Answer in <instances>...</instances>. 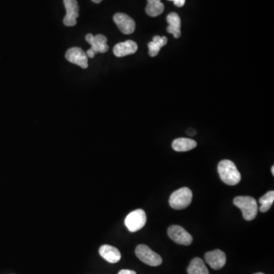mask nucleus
I'll list each match as a JSON object with an SVG mask.
<instances>
[{
	"label": "nucleus",
	"instance_id": "1",
	"mask_svg": "<svg viewBox=\"0 0 274 274\" xmlns=\"http://www.w3.org/2000/svg\"><path fill=\"white\" fill-rule=\"evenodd\" d=\"M218 172L221 180L228 185H236L242 179L237 167L230 160H223L219 163Z\"/></svg>",
	"mask_w": 274,
	"mask_h": 274
},
{
	"label": "nucleus",
	"instance_id": "2",
	"mask_svg": "<svg viewBox=\"0 0 274 274\" xmlns=\"http://www.w3.org/2000/svg\"><path fill=\"white\" fill-rule=\"evenodd\" d=\"M233 204L242 211L244 219L247 221L255 220L258 212V203L249 196H240L234 198Z\"/></svg>",
	"mask_w": 274,
	"mask_h": 274
},
{
	"label": "nucleus",
	"instance_id": "3",
	"mask_svg": "<svg viewBox=\"0 0 274 274\" xmlns=\"http://www.w3.org/2000/svg\"><path fill=\"white\" fill-rule=\"evenodd\" d=\"M193 193L188 187H182L171 193L169 204L174 209H184L191 204Z\"/></svg>",
	"mask_w": 274,
	"mask_h": 274
},
{
	"label": "nucleus",
	"instance_id": "4",
	"mask_svg": "<svg viewBox=\"0 0 274 274\" xmlns=\"http://www.w3.org/2000/svg\"><path fill=\"white\" fill-rule=\"evenodd\" d=\"M135 252L137 258L147 265L157 267L162 264V259L160 255L151 250L147 245H138Z\"/></svg>",
	"mask_w": 274,
	"mask_h": 274
},
{
	"label": "nucleus",
	"instance_id": "5",
	"mask_svg": "<svg viewBox=\"0 0 274 274\" xmlns=\"http://www.w3.org/2000/svg\"><path fill=\"white\" fill-rule=\"evenodd\" d=\"M126 227L131 232H136L144 227L146 223V212L143 209H139L130 212L126 217Z\"/></svg>",
	"mask_w": 274,
	"mask_h": 274
},
{
	"label": "nucleus",
	"instance_id": "6",
	"mask_svg": "<svg viewBox=\"0 0 274 274\" xmlns=\"http://www.w3.org/2000/svg\"><path fill=\"white\" fill-rule=\"evenodd\" d=\"M168 234L171 240L179 245H190L193 242L191 234L180 226L174 225L170 226L168 229Z\"/></svg>",
	"mask_w": 274,
	"mask_h": 274
},
{
	"label": "nucleus",
	"instance_id": "7",
	"mask_svg": "<svg viewBox=\"0 0 274 274\" xmlns=\"http://www.w3.org/2000/svg\"><path fill=\"white\" fill-rule=\"evenodd\" d=\"M66 59L69 62L75 64L83 69H87L88 56L86 52L80 47H72L67 50L65 55Z\"/></svg>",
	"mask_w": 274,
	"mask_h": 274
},
{
	"label": "nucleus",
	"instance_id": "8",
	"mask_svg": "<svg viewBox=\"0 0 274 274\" xmlns=\"http://www.w3.org/2000/svg\"><path fill=\"white\" fill-rule=\"evenodd\" d=\"M114 22L121 32L125 34H131L134 32L136 23L131 17L124 13H116L114 16Z\"/></svg>",
	"mask_w": 274,
	"mask_h": 274
},
{
	"label": "nucleus",
	"instance_id": "9",
	"mask_svg": "<svg viewBox=\"0 0 274 274\" xmlns=\"http://www.w3.org/2000/svg\"><path fill=\"white\" fill-rule=\"evenodd\" d=\"M67 14L64 19V25L72 27L76 25L77 18L79 17V5L76 0H64Z\"/></svg>",
	"mask_w": 274,
	"mask_h": 274
},
{
	"label": "nucleus",
	"instance_id": "10",
	"mask_svg": "<svg viewBox=\"0 0 274 274\" xmlns=\"http://www.w3.org/2000/svg\"><path fill=\"white\" fill-rule=\"evenodd\" d=\"M205 261L213 270H220L226 264V253L219 249L207 252L205 255Z\"/></svg>",
	"mask_w": 274,
	"mask_h": 274
},
{
	"label": "nucleus",
	"instance_id": "11",
	"mask_svg": "<svg viewBox=\"0 0 274 274\" xmlns=\"http://www.w3.org/2000/svg\"><path fill=\"white\" fill-rule=\"evenodd\" d=\"M86 40L91 46V50L95 53H105L109 50V47L107 45L108 39L102 34L93 36V34H88L86 36Z\"/></svg>",
	"mask_w": 274,
	"mask_h": 274
},
{
	"label": "nucleus",
	"instance_id": "12",
	"mask_svg": "<svg viewBox=\"0 0 274 274\" xmlns=\"http://www.w3.org/2000/svg\"><path fill=\"white\" fill-rule=\"evenodd\" d=\"M137 50H138V46L136 42L129 40L115 45L113 51H114L115 56L118 57H123V56L133 54L136 53Z\"/></svg>",
	"mask_w": 274,
	"mask_h": 274
},
{
	"label": "nucleus",
	"instance_id": "13",
	"mask_svg": "<svg viewBox=\"0 0 274 274\" xmlns=\"http://www.w3.org/2000/svg\"><path fill=\"white\" fill-rule=\"evenodd\" d=\"M101 256L111 264L119 262L121 258V253L118 248L109 245H104L99 249Z\"/></svg>",
	"mask_w": 274,
	"mask_h": 274
},
{
	"label": "nucleus",
	"instance_id": "14",
	"mask_svg": "<svg viewBox=\"0 0 274 274\" xmlns=\"http://www.w3.org/2000/svg\"><path fill=\"white\" fill-rule=\"evenodd\" d=\"M167 22L168 23V27L167 28V31L170 34H173L175 38H179L181 37V21L180 16L175 12L170 13L167 16Z\"/></svg>",
	"mask_w": 274,
	"mask_h": 274
},
{
	"label": "nucleus",
	"instance_id": "15",
	"mask_svg": "<svg viewBox=\"0 0 274 274\" xmlns=\"http://www.w3.org/2000/svg\"><path fill=\"white\" fill-rule=\"evenodd\" d=\"M197 146H198L197 142L191 139H176L172 143L173 149L176 152H187L194 149Z\"/></svg>",
	"mask_w": 274,
	"mask_h": 274
},
{
	"label": "nucleus",
	"instance_id": "16",
	"mask_svg": "<svg viewBox=\"0 0 274 274\" xmlns=\"http://www.w3.org/2000/svg\"><path fill=\"white\" fill-rule=\"evenodd\" d=\"M188 274H209V270L201 258H195L190 261L187 268Z\"/></svg>",
	"mask_w": 274,
	"mask_h": 274
},
{
	"label": "nucleus",
	"instance_id": "17",
	"mask_svg": "<svg viewBox=\"0 0 274 274\" xmlns=\"http://www.w3.org/2000/svg\"><path fill=\"white\" fill-rule=\"evenodd\" d=\"M164 5L161 0H147L146 12L151 17H157L164 12Z\"/></svg>",
	"mask_w": 274,
	"mask_h": 274
},
{
	"label": "nucleus",
	"instance_id": "18",
	"mask_svg": "<svg viewBox=\"0 0 274 274\" xmlns=\"http://www.w3.org/2000/svg\"><path fill=\"white\" fill-rule=\"evenodd\" d=\"M273 201L274 191L273 190H270L259 200V203L261 204L260 211L262 212H267L270 209L271 206L273 205Z\"/></svg>",
	"mask_w": 274,
	"mask_h": 274
},
{
	"label": "nucleus",
	"instance_id": "19",
	"mask_svg": "<svg viewBox=\"0 0 274 274\" xmlns=\"http://www.w3.org/2000/svg\"><path fill=\"white\" fill-rule=\"evenodd\" d=\"M148 47H149V56L154 57V56H156L159 54V53H160L161 47L157 44H155V42H149Z\"/></svg>",
	"mask_w": 274,
	"mask_h": 274
},
{
	"label": "nucleus",
	"instance_id": "20",
	"mask_svg": "<svg viewBox=\"0 0 274 274\" xmlns=\"http://www.w3.org/2000/svg\"><path fill=\"white\" fill-rule=\"evenodd\" d=\"M152 42H155L162 48V47H164L168 43V38L166 37H160V36L157 35L153 37Z\"/></svg>",
	"mask_w": 274,
	"mask_h": 274
},
{
	"label": "nucleus",
	"instance_id": "21",
	"mask_svg": "<svg viewBox=\"0 0 274 274\" xmlns=\"http://www.w3.org/2000/svg\"><path fill=\"white\" fill-rule=\"evenodd\" d=\"M172 2L178 7H182L185 4L186 0H173Z\"/></svg>",
	"mask_w": 274,
	"mask_h": 274
},
{
	"label": "nucleus",
	"instance_id": "22",
	"mask_svg": "<svg viewBox=\"0 0 274 274\" xmlns=\"http://www.w3.org/2000/svg\"><path fill=\"white\" fill-rule=\"evenodd\" d=\"M86 55H87L88 58H94V56H95L96 53H94V51H93L91 49H89V50H88L87 52H86Z\"/></svg>",
	"mask_w": 274,
	"mask_h": 274
},
{
	"label": "nucleus",
	"instance_id": "23",
	"mask_svg": "<svg viewBox=\"0 0 274 274\" xmlns=\"http://www.w3.org/2000/svg\"><path fill=\"white\" fill-rule=\"evenodd\" d=\"M118 274H136V272L130 270H121Z\"/></svg>",
	"mask_w": 274,
	"mask_h": 274
},
{
	"label": "nucleus",
	"instance_id": "24",
	"mask_svg": "<svg viewBox=\"0 0 274 274\" xmlns=\"http://www.w3.org/2000/svg\"><path fill=\"white\" fill-rule=\"evenodd\" d=\"M91 1L94 2V3H100L102 1V0H91Z\"/></svg>",
	"mask_w": 274,
	"mask_h": 274
},
{
	"label": "nucleus",
	"instance_id": "25",
	"mask_svg": "<svg viewBox=\"0 0 274 274\" xmlns=\"http://www.w3.org/2000/svg\"><path fill=\"white\" fill-rule=\"evenodd\" d=\"M271 171H272V174H273V175H274V166H273H273H272Z\"/></svg>",
	"mask_w": 274,
	"mask_h": 274
},
{
	"label": "nucleus",
	"instance_id": "26",
	"mask_svg": "<svg viewBox=\"0 0 274 274\" xmlns=\"http://www.w3.org/2000/svg\"><path fill=\"white\" fill-rule=\"evenodd\" d=\"M255 274H264V273H255Z\"/></svg>",
	"mask_w": 274,
	"mask_h": 274
},
{
	"label": "nucleus",
	"instance_id": "27",
	"mask_svg": "<svg viewBox=\"0 0 274 274\" xmlns=\"http://www.w3.org/2000/svg\"><path fill=\"white\" fill-rule=\"evenodd\" d=\"M169 1H173V0H169Z\"/></svg>",
	"mask_w": 274,
	"mask_h": 274
}]
</instances>
